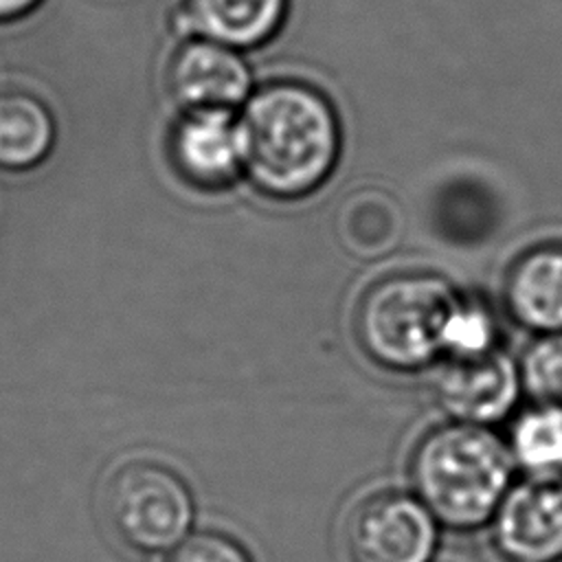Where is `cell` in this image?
<instances>
[{"instance_id": "2e32d148", "label": "cell", "mask_w": 562, "mask_h": 562, "mask_svg": "<svg viewBox=\"0 0 562 562\" xmlns=\"http://www.w3.org/2000/svg\"><path fill=\"white\" fill-rule=\"evenodd\" d=\"M520 382L536 404L562 408V334H542L520 360Z\"/></svg>"}, {"instance_id": "5bb4252c", "label": "cell", "mask_w": 562, "mask_h": 562, "mask_svg": "<svg viewBox=\"0 0 562 562\" xmlns=\"http://www.w3.org/2000/svg\"><path fill=\"white\" fill-rule=\"evenodd\" d=\"M507 448L527 476H562V408L536 404L520 413Z\"/></svg>"}, {"instance_id": "277c9868", "label": "cell", "mask_w": 562, "mask_h": 562, "mask_svg": "<svg viewBox=\"0 0 562 562\" xmlns=\"http://www.w3.org/2000/svg\"><path fill=\"white\" fill-rule=\"evenodd\" d=\"M114 536L138 553L171 551L193 520V496L178 472L156 461H134L114 472L105 490Z\"/></svg>"}, {"instance_id": "4fadbf2b", "label": "cell", "mask_w": 562, "mask_h": 562, "mask_svg": "<svg viewBox=\"0 0 562 562\" xmlns=\"http://www.w3.org/2000/svg\"><path fill=\"white\" fill-rule=\"evenodd\" d=\"M338 237L358 257L373 259L386 255L402 237V211L397 202L378 189L351 193L338 211Z\"/></svg>"}, {"instance_id": "6da1fadb", "label": "cell", "mask_w": 562, "mask_h": 562, "mask_svg": "<svg viewBox=\"0 0 562 562\" xmlns=\"http://www.w3.org/2000/svg\"><path fill=\"white\" fill-rule=\"evenodd\" d=\"M244 173L274 200L314 193L340 158V119L329 97L310 81L272 79L255 86L237 112Z\"/></svg>"}, {"instance_id": "7c38bea8", "label": "cell", "mask_w": 562, "mask_h": 562, "mask_svg": "<svg viewBox=\"0 0 562 562\" xmlns=\"http://www.w3.org/2000/svg\"><path fill=\"white\" fill-rule=\"evenodd\" d=\"M57 138V121L48 103L22 88L0 90V167L26 171L37 167Z\"/></svg>"}, {"instance_id": "3957f363", "label": "cell", "mask_w": 562, "mask_h": 562, "mask_svg": "<svg viewBox=\"0 0 562 562\" xmlns=\"http://www.w3.org/2000/svg\"><path fill=\"white\" fill-rule=\"evenodd\" d=\"M457 301L459 294L439 274L384 277L358 303V342L384 369H424L443 356V329Z\"/></svg>"}, {"instance_id": "d6986e66", "label": "cell", "mask_w": 562, "mask_h": 562, "mask_svg": "<svg viewBox=\"0 0 562 562\" xmlns=\"http://www.w3.org/2000/svg\"><path fill=\"white\" fill-rule=\"evenodd\" d=\"M503 562H516V560H507V558H505V560H503Z\"/></svg>"}, {"instance_id": "e0dca14e", "label": "cell", "mask_w": 562, "mask_h": 562, "mask_svg": "<svg viewBox=\"0 0 562 562\" xmlns=\"http://www.w3.org/2000/svg\"><path fill=\"white\" fill-rule=\"evenodd\" d=\"M167 562H252L248 551L231 536L220 531H195L184 536Z\"/></svg>"}, {"instance_id": "ba28073f", "label": "cell", "mask_w": 562, "mask_h": 562, "mask_svg": "<svg viewBox=\"0 0 562 562\" xmlns=\"http://www.w3.org/2000/svg\"><path fill=\"white\" fill-rule=\"evenodd\" d=\"M520 389V367L501 347L481 356L446 358L435 378V395L446 415L472 426L503 419Z\"/></svg>"}, {"instance_id": "30bf717a", "label": "cell", "mask_w": 562, "mask_h": 562, "mask_svg": "<svg viewBox=\"0 0 562 562\" xmlns=\"http://www.w3.org/2000/svg\"><path fill=\"white\" fill-rule=\"evenodd\" d=\"M288 11L290 0H173L167 24L173 40L204 37L246 53L277 37Z\"/></svg>"}, {"instance_id": "8992f818", "label": "cell", "mask_w": 562, "mask_h": 562, "mask_svg": "<svg viewBox=\"0 0 562 562\" xmlns=\"http://www.w3.org/2000/svg\"><path fill=\"white\" fill-rule=\"evenodd\" d=\"M165 88L178 110L239 112L255 79L244 50L204 37H180L165 64Z\"/></svg>"}, {"instance_id": "52a82bcc", "label": "cell", "mask_w": 562, "mask_h": 562, "mask_svg": "<svg viewBox=\"0 0 562 562\" xmlns=\"http://www.w3.org/2000/svg\"><path fill=\"white\" fill-rule=\"evenodd\" d=\"M167 158L176 176L200 191L231 187L244 173L237 112L178 110L167 132Z\"/></svg>"}, {"instance_id": "ac0fdd59", "label": "cell", "mask_w": 562, "mask_h": 562, "mask_svg": "<svg viewBox=\"0 0 562 562\" xmlns=\"http://www.w3.org/2000/svg\"><path fill=\"white\" fill-rule=\"evenodd\" d=\"M46 0H0V26L31 18Z\"/></svg>"}, {"instance_id": "8fae6325", "label": "cell", "mask_w": 562, "mask_h": 562, "mask_svg": "<svg viewBox=\"0 0 562 562\" xmlns=\"http://www.w3.org/2000/svg\"><path fill=\"white\" fill-rule=\"evenodd\" d=\"M503 299L525 329L562 334V244H540L522 252L507 270Z\"/></svg>"}, {"instance_id": "7a4b0ae2", "label": "cell", "mask_w": 562, "mask_h": 562, "mask_svg": "<svg viewBox=\"0 0 562 562\" xmlns=\"http://www.w3.org/2000/svg\"><path fill=\"white\" fill-rule=\"evenodd\" d=\"M514 459L487 426L452 422L422 437L411 457L417 498L437 522L472 531L494 518L512 487Z\"/></svg>"}, {"instance_id": "9a60e30c", "label": "cell", "mask_w": 562, "mask_h": 562, "mask_svg": "<svg viewBox=\"0 0 562 562\" xmlns=\"http://www.w3.org/2000/svg\"><path fill=\"white\" fill-rule=\"evenodd\" d=\"M498 327L492 312L476 301L461 299L443 329V358L481 356L498 347Z\"/></svg>"}, {"instance_id": "5b68a950", "label": "cell", "mask_w": 562, "mask_h": 562, "mask_svg": "<svg viewBox=\"0 0 562 562\" xmlns=\"http://www.w3.org/2000/svg\"><path fill=\"white\" fill-rule=\"evenodd\" d=\"M437 520L406 492H375L362 498L345 522L349 562H430Z\"/></svg>"}, {"instance_id": "9c48e42d", "label": "cell", "mask_w": 562, "mask_h": 562, "mask_svg": "<svg viewBox=\"0 0 562 562\" xmlns=\"http://www.w3.org/2000/svg\"><path fill=\"white\" fill-rule=\"evenodd\" d=\"M494 542L507 560L562 562V476H527L494 514Z\"/></svg>"}]
</instances>
